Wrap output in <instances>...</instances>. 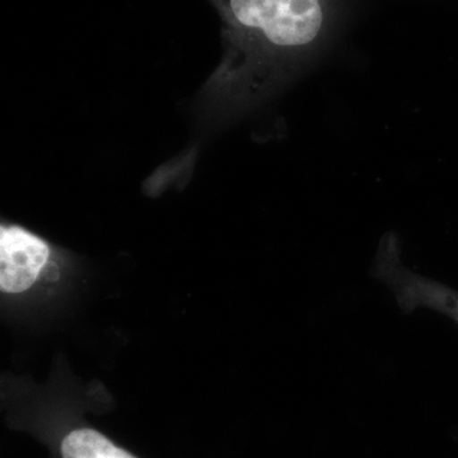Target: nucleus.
Segmentation results:
<instances>
[{
	"instance_id": "1",
	"label": "nucleus",
	"mask_w": 458,
	"mask_h": 458,
	"mask_svg": "<svg viewBox=\"0 0 458 458\" xmlns=\"http://www.w3.org/2000/svg\"><path fill=\"white\" fill-rule=\"evenodd\" d=\"M225 17L231 44L201 93L218 120L258 106L303 71L324 30V0H225Z\"/></svg>"
},
{
	"instance_id": "4",
	"label": "nucleus",
	"mask_w": 458,
	"mask_h": 458,
	"mask_svg": "<svg viewBox=\"0 0 458 458\" xmlns=\"http://www.w3.org/2000/svg\"><path fill=\"white\" fill-rule=\"evenodd\" d=\"M64 458H135L93 429L73 430L62 445Z\"/></svg>"
},
{
	"instance_id": "3",
	"label": "nucleus",
	"mask_w": 458,
	"mask_h": 458,
	"mask_svg": "<svg viewBox=\"0 0 458 458\" xmlns=\"http://www.w3.org/2000/svg\"><path fill=\"white\" fill-rule=\"evenodd\" d=\"M394 241L386 242L379 254L378 267L403 307L423 306L450 316L458 322V292L410 273L400 267L394 252Z\"/></svg>"
},
{
	"instance_id": "2",
	"label": "nucleus",
	"mask_w": 458,
	"mask_h": 458,
	"mask_svg": "<svg viewBox=\"0 0 458 458\" xmlns=\"http://www.w3.org/2000/svg\"><path fill=\"white\" fill-rule=\"evenodd\" d=\"M49 243L20 225L0 227V288L22 293L50 260Z\"/></svg>"
}]
</instances>
